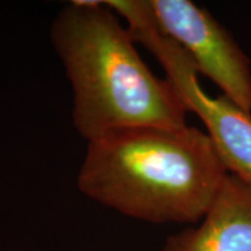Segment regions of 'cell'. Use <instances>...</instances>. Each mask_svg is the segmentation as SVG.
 Wrapping results in <instances>:
<instances>
[{"mask_svg": "<svg viewBox=\"0 0 251 251\" xmlns=\"http://www.w3.org/2000/svg\"><path fill=\"white\" fill-rule=\"evenodd\" d=\"M158 29L186 52L199 75L251 113V62L230 31L190 0H147Z\"/></svg>", "mask_w": 251, "mask_h": 251, "instance_id": "obj_4", "label": "cell"}, {"mask_svg": "<svg viewBox=\"0 0 251 251\" xmlns=\"http://www.w3.org/2000/svg\"><path fill=\"white\" fill-rule=\"evenodd\" d=\"M227 175L206 131L140 127L87 142L77 185L87 198L130 218L196 224Z\"/></svg>", "mask_w": 251, "mask_h": 251, "instance_id": "obj_2", "label": "cell"}, {"mask_svg": "<svg viewBox=\"0 0 251 251\" xmlns=\"http://www.w3.org/2000/svg\"><path fill=\"white\" fill-rule=\"evenodd\" d=\"M199 222L169 237L163 251H251V181L228 172Z\"/></svg>", "mask_w": 251, "mask_h": 251, "instance_id": "obj_5", "label": "cell"}, {"mask_svg": "<svg viewBox=\"0 0 251 251\" xmlns=\"http://www.w3.org/2000/svg\"><path fill=\"white\" fill-rule=\"evenodd\" d=\"M50 37L74 94V126L87 142L129 128L187 126L177 91L150 70L105 1L72 0Z\"/></svg>", "mask_w": 251, "mask_h": 251, "instance_id": "obj_1", "label": "cell"}, {"mask_svg": "<svg viewBox=\"0 0 251 251\" xmlns=\"http://www.w3.org/2000/svg\"><path fill=\"white\" fill-rule=\"evenodd\" d=\"M106 4L126 21L135 42L155 56L186 111L202 121L228 172L251 181V113L224 94L212 97L202 89L193 62L158 29L147 0H106Z\"/></svg>", "mask_w": 251, "mask_h": 251, "instance_id": "obj_3", "label": "cell"}]
</instances>
